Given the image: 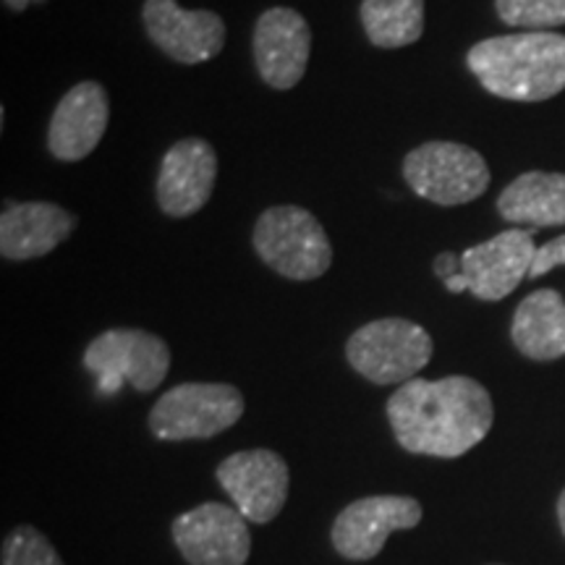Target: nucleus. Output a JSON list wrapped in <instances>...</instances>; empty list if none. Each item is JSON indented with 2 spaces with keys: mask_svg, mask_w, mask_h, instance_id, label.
<instances>
[{
  "mask_svg": "<svg viewBox=\"0 0 565 565\" xmlns=\"http://www.w3.org/2000/svg\"><path fill=\"white\" fill-rule=\"evenodd\" d=\"M395 440L414 456L461 458L490 435L492 395L466 374L408 380L385 404Z\"/></svg>",
  "mask_w": 565,
  "mask_h": 565,
  "instance_id": "nucleus-1",
  "label": "nucleus"
},
{
  "mask_svg": "<svg viewBox=\"0 0 565 565\" xmlns=\"http://www.w3.org/2000/svg\"><path fill=\"white\" fill-rule=\"evenodd\" d=\"M466 66L500 100H550L565 89V34L519 32L482 40L466 53Z\"/></svg>",
  "mask_w": 565,
  "mask_h": 565,
  "instance_id": "nucleus-2",
  "label": "nucleus"
},
{
  "mask_svg": "<svg viewBox=\"0 0 565 565\" xmlns=\"http://www.w3.org/2000/svg\"><path fill=\"white\" fill-rule=\"evenodd\" d=\"M252 244L257 257L288 280H317L333 265V246L322 223L299 204L265 210L254 225Z\"/></svg>",
  "mask_w": 565,
  "mask_h": 565,
  "instance_id": "nucleus-3",
  "label": "nucleus"
},
{
  "mask_svg": "<svg viewBox=\"0 0 565 565\" xmlns=\"http://www.w3.org/2000/svg\"><path fill=\"white\" fill-rule=\"evenodd\" d=\"M433 353V335L404 317L366 322L345 343L351 370L374 385L408 383L429 364Z\"/></svg>",
  "mask_w": 565,
  "mask_h": 565,
  "instance_id": "nucleus-4",
  "label": "nucleus"
},
{
  "mask_svg": "<svg viewBox=\"0 0 565 565\" xmlns=\"http://www.w3.org/2000/svg\"><path fill=\"white\" fill-rule=\"evenodd\" d=\"M244 395L228 383H183L162 393L150 412L158 440H210L244 416Z\"/></svg>",
  "mask_w": 565,
  "mask_h": 565,
  "instance_id": "nucleus-5",
  "label": "nucleus"
},
{
  "mask_svg": "<svg viewBox=\"0 0 565 565\" xmlns=\"http://www.w3.org/2000/svg\"><path fill=\"white\" fill-rule=\"evenodd\" d=\"M84 366L95 374L105 395L118 393L124 383L139 393H152L171 370V349L160 335L147 330L113 328L87 345Z\"/></svg>",
  "mask_w": 565,
  "mask_h": 565,
  "instance_id": "nucleus-6",
  "label": "nucleus"
},
{
  "mask_svg": "<svg viewBox=\"0 0 565 565\" xmlns=\"http://www.w3.org/2000/svg\"><path fill=\"white\" fill-rule=\"evenodd\" d=\"M404 179L422 200L458 207L487 192L490 168L482 154L458 141H424L404 158Z\"/></svg>",
  "mask_w": 565,
  "mask_h": 565,
  "instance_id": "nucleus-7",
  "label": "nucleus"
},
{
  "mask_svg": "<svg viewBox=\"0 0 565 565\" xmlns=\"http://www.w3.org/2000/svg\"><path fill=\"white\" fill-rule=\"evenodd\" d=\"M534 254V228H508L490 242L469 246L461 254V273L445 280V288L450 294L469 291L479 301H503L529 278Z\"/></svg>",
  "mask_w": 565,
  "mask_h": 565,
  "instance_id": "nucleus-8",
  "label": "nucleus"
},
{
  "mask_svg": "<svg viewBox=\"0 0 565 565\" xmlns=\"http://www.w3.org/2000/svg\"><path fill=\"white\" fill-rule=\"evenodd\" d=\"M422 515V503L408 494H370L353 500L335 515L330 540L345 561L364 563L383 553L393 532L419 526Z\"/></svg>",
  "mask_w": 565,
  "mask_h": 565,
  "instance_id": "nucleus-9",
  "label": "nucleus"
},
{
  "mask_svg": "<svg viewBox=\"0 0 565 565\" xmlns=\"http://www.w3.org/2000/svg\"><path fill=\"white\" fill-rule=\"evenodd\" d=\"M233 508L252 524H270L288 500V463L267 448L238 450L215 471Z\"/></svg>",
  "mask_w": 565,
  "mask_h": 565,
  "instance_id": "nucleus-10",
  "label": "nucleus"
},
{
  "mask_svg": "<svg viewBox=\"0 0 565 565\" xmlns=\"http://www.w3.org/2000/svg\"><path fill=\"white\" fill-rule=\"evenodd\" d=\"M249 521L233 505L202 503L173 521V542L189 565H246Z\"/></svg>",
  "mask_w": 565,
  "mask_h": 565,
  "instance_id": "nucleus-11",
  "label": "nucleus"
},
{
  "mask_svg": "<svg viewBox=\"0 0 565 565\" xmlns=\"http://www.w3.org/2000/svg\"><path fill=\"white\" fill-rule=\"evenodd\" d=\"M254 66L273 89H291L301 82L312 53V30L299 11L275 6L254 24Z\"/></svg>",
  "mask_w": 565,
  "mask_h": 565,
  "instance_id": "nucleus-12",
  "label": "nucleus"
},
{
  "mask_svg": "<svg viewBox=\"0 0 565 565\" xmlns=\"http://www.w3.org/2000/svg\"><path fill=\"white\" fill-rule=\"evenodd\" d=\"M145 30L168 58L194 66L225 47V21L215 11H186L175 0H145Z\"/></svg>",
  "mask_w": 565,
  "mask_h": 565,
  "instance_id": "nucleus-13",
  "label": "nucleus"
},
{
  "mask_svg": "<svg viewBox=\"0 0 565 565\" xmlns=\"http://www.w3.org/2000/svg\"><path fill=\"white\" fill-rule=\"evenodd\" d=\"M217 181V154L200 137L179 139L160 162L158 204L166 215L189 217L210 202Z\"/></svg>",
  "mask_w": 565,
  "mask_h": 565,
  "instance_id": "nucleus-14",
  "label": "nucleus"
},
{
  "mask_svg": "<svg viewBox=\"0 0 565 565\" xmlns=\"http://www.w3.org/2000/svg\"><path fill=\"white\" fill-rule=\"evenodd\" d=\"M110 118L108 92L100 82H82L61 97L47 126V150L55 160L76 162L92 154Z\"/></svg>",
  "mask_w": 565,
  "mask_h": 565,
  "instance_id": "nucleus-15",
  "label": "nucleus"
},
{
  "mask_svg": "<svg viewBox=\"0 0 565 565\" xmlns=\"http://www.w3.org/2000/svg\"><path fill=\"white\" fill-rule=\"evenodd\" d=\"M76 228V215L53 202H17L0 215V254L24 263L51 254Z\"/></svg>",
  "mask_w": 565,
  "mask_h": 565,
  "instance_id": "nucleus-16",
  "label": "nucleus"
},
{
  "mask_svg": "<svg viewBox=\"0 0 565 565\" xmlns=\"http://www.w3.org/2000/svg\"><path fill=\"white\" fill-rule=\"evenodd\" d=\"M511 341L532 362L565 356V299L555 288H540L515 307Z\"/></svg>",
  "mask_w": 565,
  "mask_h": 565,
  "instance_id": "nucleus-17",
  "label": "nucleus"
},
{
  "mask_svg": "<svg viewBox=\"0 0 565 565\" xmlns=\"http://www.w3.org/2000/svg\"><path fill=\"white\" fill-rule=\"evenodd\" d=\"M498 215L513 228L565 225V173L529 171L508 183L498 196Z\"/></svg>",
  "mask_w": 565,
  "mask_h": 565,
  "instance_id": "nucleus-18",
  "label": "nucleus"
},
{
  "mask_svg": "<svg viewBox=\"0 0 565 565\" xmlns=\"http://www.w3.org/2000/svg\"><path fill=\"white\" fill-rule=\"evenodd\" d=\"M359 13L374 47L398 51L424 34V0H362Z\"/></svg>",
  "mask_w": 565,
  "mask_h": 565,
  "instance_id": "nucleus-19",
  "label": "nucleus"
},
{
  "mask_svg": "<svg viewBox=\"0 0 565 565\" xmlns=\"http://www.w3.org/2000/svg\"><path fill=\"white\" fill-rule=\"evenodd\" d=\"M498 19L526 32H550L565 26V0H494Z\"/></svg>",
  "mask_w": 565,
  "mask_h": 565,
  "instance_id": "nucleus-20",
  "label": "nucleus"
},
{
  "mask_svg": "<svg viewBox=\"0 0 565 565\" xmlns=\"http://www.w3.org/2000/svg\"><path fill=\"white\" fill-rule=\"evenodd\" d=\"M0 565H63V561L45 534L30 524H21L3 540Z\"/></svg>",
  "mask_w": 565,
  "mask_h": 565,
  "instance_id": "nucleus-21",
  "label": "nucleus"
},
{
  "mask_svg": "<svg viewBox=\"0 0 565 565\" xmlns=\"http://www.w3.org/2000/svg\"><path fill=\"white\" fill-rule=\"evenodd\" d=\"M561 265H565V233L563 236L553 238V242L542 244L540 249H536L532 270H529V278L532 280L542 278V275H547L550 270H555V267H561Z\"/></svg>",
  "mask_w": 565,
  "mask_h": 565,
  "instance_id": "nucleus-22",
  "label": "nucleus"
},
{
  "mask_svg": "<svg viewBox=\"0 0 565 565\" xmlns=\"http://www.w3.org/2000/svg\"><path fill=\"white\" fill-rule=\"evenodd\" d=\"M461 273V257H456L454 252H443L435 257V275L440 278L443 282L456 278V275Z\"/></svg>",
  "mask_w": 565,
  "mask_h": 565,
  "instance_id": "nucleus-23",
  "label": "nucleus"
},
{
  "mask_svg": "<svg viewBox=\"0 0 565 565\" xmlns=\"http://www.w3.org/2000/svg\"><path fill=\"white\" fill-rule=\"evenodd\" d=\"M3 3H6V6H9V9H11V11H17V13H21V11H24V9H26V6H30V3H42V0H3Z\"/></svg>",
  "mask_w": 565,
  "mask_h": 565,
  "instance_id": "nucleus-24",
  "label": "nucleus"
},
{
  "mask_svg": "<svg viewBox=\"0 0 565 565\" xmlns=\"http://www.w3.org/2000/svg\"><path fill=\"white\" fill-rule=\"evenodd\" d=\"M557 521H561V529L565 536V490L561 492V498H557Z\"/></svg>",
  "mask_w": 565,
  "mask_h": 565,
  "instance_id": "nucleus-25",
  "label": "nucleus"
}]
</instances>
